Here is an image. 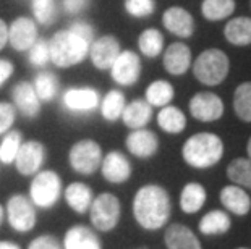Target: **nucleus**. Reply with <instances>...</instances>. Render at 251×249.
<instances>
[{"label": "nucleus", "mask_w": 251, "mask_h": 249, "mask_svg": "<svg viewBox=\"0 0 251 249\" xmlns=\"http://www.w3.org/2000/svg\"><path fill=\"white\" fill-rule=\"evenodd\" d=\"M172 212L169 193L159 184L140 188L133 199V215L144 230H159L167 224Z\"/></svg>", "instance_id": "f257e3e1"}, {"label": "nucleus", "mask_w": 251, "mask_h": 249, "mask_svg": "<svg viewBox=\"0 0 251 249\" xmlns=\"http://www.w3.org/2000/svg\"><path fill=\"white\" fill-rule=\"evenodd\" d=\"M181 156L190 167H214L224 156V142L214 133H198L186 139L181 147Z\"/></svg>", "instance_id": "f03ea898"}, {"label": "nucleus", "mask_w": 251, "mask_h": 249, "mask_svg": "<svg viewBox=\"0 0 251 249\" xmlns=\"http://www.w3.org/2000/svg\"><path fill=\"white\" fill-rule=\"evenodd\" d=\"M89 42L75 34L72 29H63L49 41L50 62L58 68H68L81 63L89 54Z\"/></svg>", "instance_id": "7ed1b4c3"}, {"label": "nucleus", "mask_w": 251, "mask_h": 249, "mask_svg": "<svg viewBox=\"0 0 251 249\" xmlns=\"http://www.w3.org/2000/svg\"><path fill=\"white\" fill-rule=\"evenodd\" d=\"M228 70H230V60L226 52L219 49L201 52L193 63V75L204 86H217L226 81Z\"/></svg>", "instance_id": "20e7f679"}, {"label": "nucleus", "mask_w": 251, "mask_h": 249, "mask_svg": "<svg viewBox=\"0 0 251 249\" xmlns=\"http://www.w3.org/2000/svg\"><path fill=\"white\" fill-rule=\"evenodd\" d=\"M91 224L98 231H110L119 225L122 215V205L117 196L112 193H102L96 196L89 207Z\"/></svg>", "instance_id": "39448f33"}, {"label": "nucleus", "mask_w": 251, "mask_h": 249, "mask_svg": "<svg viewBox=\"0 0 251 249\" xmlns=\"http://www.w3.org/2000/svg\"><path fill=\"white\" fill-rule=\"evenodd\" d=\"M62 194L60 177L52 170H42L34 175L29 186L31 203L41 209H50Z\"/></svg>", "instance_id": "423d86ee"}, {"label": "nucleus", "mask_w": 251, "mask_h": 249, "mask_svg": "<svg viewBox=\"0 0 251 249\" xmlns=\"http://www.w3.org/2000/svg\"><path fill=\"white\" fill-rule=\"evenodd\" d=\"M68 160L75 172L81 175H93L100 167L102 151L93 139H83L75 142L68 154Z\"/></svg>", "instance_id": "0eeeda50"}, {"label": "nucleus", "mask_w": 251, "mask_h": 249, "mask_svg": "<svg viewBox=\"0 0 251 249\" xmlns=\"http://www.w3.org/2000/svg\"><path fill=\"white\" fill-rule=\"evenodd\" d=\"M7 215L8 224L15 231L28 233L34 228L36 225V209L34 204L31 203L23 194H15L8 199L7 203Z\"/></svg>", "instance_id": "6e6552de"}, {"label": "nucleus", "mask_w": 251, "mask_h": 249, "mask_svg": "<svg viewBox=\"0 0 251 249\" xmlns=\"http://www.w3.org/2000/svg\"><path fill=\"white\" fill-rule=\"evenodd\" d=\"M112 79L120 86H133L141 75V62L135 52L122 50L109 68Z\"/></svg>", "instance_id": "1a4fd4ad"}, {"label": "nucleus", "mask_w": 251, "mask_h": 249, "mask_svg": "<svg viewBox=\"0 0 251 249\" xmlns=\"http://www.w3.org/2000/svg\"><path fill=\"white\" fill-rule=\"evenodd\" d=\"M44 158H46V149L42 146V142L26 141L21 142V147L13 162L20 175L29 177V175H36L41 170Z\"/></svg>", "instance_id": "9d476101"}, {"label": "nucleus", "mask_w": 251, "mask_h": 249, "mask_svg": "<svg viewBox=\"0 0 251 249\" xmlns=\"http://www.w3.org/2000/svg\"><path fill=\"white\" fill-rule=\"evenodd\" d=\"M190 113L204 123L216 121L224 115V102L214 92H198L190 100Z\"/></svg>", "instance_id": "9b49d317"}, {"label": "nucleus", "mask_w": 251, "mask_h": 249, "mask_svg": "<svg viewBox=\"0 0 251 249\" xmlns=\"http://www.w3.org/2000/svg\"><path fill=\"white\" fill-rule=\"evenodd\" d=\"M120 52V44L114 36H102L94 39L89 45L91 62L98 70H109Z\"/></svg>", "instance_id": "f8f14e48"}, {"label": "nucleus", "mask_w": 251, "mask_h": 249, "mask_svg": "<svg viewBox=\"0 0 251 249\" xmlns=\"http://www.w3.org/2000/svg\"><path fill=\"white\" fill-rule=\"evenodd\" d=\"M37 41V26L31 18L20 17L8 26V44L15 50H29Z\"/></svg>", "instance_id": "ddd939ff"}, {"label": "nucleus", "mask_w": 251, "mask_h": 249, "mask_svg": "<svg viewBox=\"0 0 251 249\" xmlns=\"http://www.w3.org/2000/svg\"><path fill=\"white\" fill-rule=\"evenodd\" d=\"M63 107L73 113H86L100 104L99 92L93 88H70L62 97Z\"/></svg>", "instance_id": "4468645a"}, {"label": "nucleus", "mask_w": 251, "mask_h": 249, "mask_svg": "<svg viewBox=\"0 0 251 249\" xmlns=\"http://www.w3.org/2000/svg\"><path fill=\"white\" fill-rule=\"evenodd\" d=\"M102 177L109 183L122 184L131 177V163L130 160L119 151H112L105 154V157L100 162Z\"/></svg>", "instance_id": "2eb2a0df"}, {"label": "nucleus", "mask_w": 251, "mask_h": 249, "mask_svg": "<svg viewBox=\"0 0 251 249\" xmlns=\"http://www.w3.org/2000/svg\"><path fill=\"white\" fill-rule=\"evenodd\" d=\"M126 149L130 151L135 157L140 158H149L159 149V139L157 136L146 128L133 130L130 135L126 136Z\"/></svg>", "instance_id": "dca6fc26"}, {"label": "nucleus", "mask_w": 251, "mask_h": 249, "mask_svg": "<svg viewBox=\"0 0 251 249\" xmlns=\"http://www.w3.org/2000/svg\"><path fill=\"white\" fill-rule=\"evenodd\" d=\"M15 109H18L21 113L28 118H34L41 112V100L34 91V86L28 81H21L15 84L12 91Z\"/></svg>", "instance_id": "f3484780"}, {"label": "nucleus", "mask_w": 251, "mask_h": 249, "mask_svg": "<svg viewBox=\"0 0 251 249\" xmlns=\"http://www.w3.org/2000/svg\"><path fill=\"white\" fill-rule=\"evenodd\" d=\"M191 67V50L183 42H174L164 52V68L174 76H181Z\"/></svg>", "instance_id": "a211bd4d"}, {"label": "nucleus", "mask_w": 251, "mask_h": 249, "mask_svg": "<svg viewBox=\"0 0 251 249\" xmlns=\"http://www.w3.org/2000/svg\"><path fill=\"white\" fill-rule=\"evenodd\" d=\"M162 23L172 34L178 38H190L195 33V20L181 7H170L162 15Z\"/></svg>", "instance_id": "6ab92c4d"}, {"label": "nucleus", "mask_w": 251, "mask_h": 249, "mask_svg": "<svg viewBox=\"0 0 251 249\" xmlns=\"http://www.w3.org/2000/svg\"><path fill=\"white\" fill-rule=\"evenodd\" d=\"M164 243L167 249H202L198 236L188 226L172 224L164 233Z\"/></svg>", "instance_id": "aec40b11"}, {"label": "nucleus", "mask_w": 251, "mask_h": 249, "mask_svg": "<svg viewBox=\"0 0 251 249\" xmlns=\"http://www.w3.org/2000/svg\"><path fill=\"white\" fill-rule=\"evenodd\" d=\"M63 249H102V243L88 226L75 225L63 236Z\"/></svg>", "instance_id": "412c9836"}, {"label": "nucleus", "mask_w": 251, "mask_h": 249, "mask_svg": "<svg viewBox=\"0 0 251 249\" xmlns=\"http://www.w3.org/2000/svg\"><path fill=\"white\" fill-rule=\"evenodd\" d=\"M219 198L224 207L235 215H247L251 210V198L242 186H237V184H228L222 188Z\"/></svg>", "instance_id": "4be33fe9"}, {"label": "nucleus", "mask_w": 251, "mask_h": 249, "mask_svg": "<svg viewBox=\"0 0 251 249\" xmlns=\"http://www.w3.org/2000/svg\"><path fill=\"white\" fill-rule=\"evenodd\" d=\"M152 116V107L149 105L146 100H133L128 105H125L124 113L120 118L124 120V123L131 130H140L144 128Z\"/></svg>", "instance_id": "5701e85b"}, {"label": "nucleus", "mask_w": 251, "mask_h": 249, "mask_svg": "<svg viewBox=\"0 0 251 249\" xmlns=\"http://www.w3.org/2000/svg\"><path fill=\"white\" fill-rule=\"evenodd\" d=\"M93 199H94L93 189H91L88 184H84L81 181L68 184L67 189H65L67 204L70 205L72 210H75L76 214H84V212L91 207Z\"/></svg>", "instance_id": "b1692460"}, {"label": "nucleus", "mask_w": 251, "mask_h": 249, "mask_svg": "<svg viewBox=\"0 0 251 249\" xmlns=\"http://www.w3.org/2000/svg\"><path fill=\"white\" fill-rule=\"evenodd\" d=\"M226 39L233 45H250L251 44V18L238 17L230 20L224 29Z\"/></svg>", "instance_id": "393cba45"}, {"label": "nucleus", "mask_w": 251, "mask_h": 249, "mask_svg": "<svg viewBox=\"0 0 251 249\" xmlns=\"http://www.w3.org/2000/svg\"><path fill=\"white\" fill-rule=\"evenodd\" d=\"M206 189L200 183H188L181 189L180 207L185 214H196L206 203Z\"/></svg>", "instance_id": "a878e982"}, {"label": "nucleus", "mask_w": 251, "mask_h": 249, "mask_svg": "<svg viewBox=\"0 0 251 249\" xmlns=\"http://www.w3.org/2000/svg\"><path fill=\"white\" fill-rule=\"evenodd\" d=\"M157 123L159 126L170 135H178L185 130L186 126V116L180 109L174 105H165L161 112L157 113Z\"/></svg>", "instance_id": "bb28decb"}, {"label": "nucleus", "mask_w": 251, "mask_h": 249, "mask_svg": "<svg viewBox=\"0 0 251 249\" xmlns=\"http://www.w3.org/2000/svg\"><path fill=\"white\" fill-rule=\"evenodd\" d=\"M232 220L224 210H211L200 222V231L202 235H224L230 230Z\"/></svg>", "instance_id": "cd10ccee"}, {"label": "nucleus", "mask_w": 251, "mask_h": 249, "mask_svg": "<svg viewBox=\"0 0 251 249\" xmlns=\"http://www.w3.org/2000/svg\"><path fill=\"white\" fill-rule=\"evenodd\" d=\"M174 99V86L164 79L151 83L146 89V102L151 107H165Z\"/></svg>", "instance_id": "c85d7f7f"}, {"label": "nucleus", "mask_w": 251, "mask_h": 249, "mask_svg": "<svg viewBox=\"0 0 251 249\" xmlns=\"http://www.w3.org/2000/svg\"><path fill=\"white\" fill-rule=\"evenodd\" d=\"M227 177L237 186L251 189V158L238 157L228 163Z\"/></svg>", "instance_id": "c756f323"}, {"label": "nucleus", "mask_w": 251, "mask_h": 249, "mask_svg": "<svg viewBox=\"0 0 251 249\" xmlns=\"http://www.w3.org/2000/svg\"><path fill=\"white\" fill-rule=\"evenodd\" d=\"M33 86L41 102H50L55 99L58 92V79L54 73L42 71L36 76Z\"/></svg>", "instance_id": "7c9ffc66"}, {"label": "nucleus", "mask_w": 251, "mask_h": 249, "mask_svg": "<svg viewBox=\"0 0 251 249\" xmlns=\"http://www.w3.org/2000/svg\"><path fill=\"white\" fill-rule=\"evenodd\" d=\"M125 96L120 91H109L104 96L102 102H100V113L107 121H115L119 120L125 109Z\"/></svg>", "instance_id": "2f4dec72"}, {"label": "nucleus", "mask_w": 251, "mask_h": 249, "mask_svg": "<svg viewBox=\"0 0 251 249\" xmlns=\"http://www.w3.org/2000/svg\"><path fill=\"white\" fill-rule=\"evenodd\" d=\"M235 12V0H204L201 5L202 17L209 21H221Z\"/></svg>", "instance_id": "473e14b6"}, {"label": "nucleus", "mask_w": 251, "mask_h": 249, "mask_svg": "<svg viewBox=\"0 0 251 249\" xmlns=\"http://www.w3.org/2000/svg\"><path fill=\"white\" fill-rule=\"evenodd\" d=\"M233 110L240 120L251 123V81L242 83L235 89Z\"/></svg>", "instance_id": "72a5a7b5"}, {"label": "nucleus", "mask_w": 251, "mask_h": 249, "mask_svg": "<svg viewBox=\"0 0 251 249\" xmlns=\"http://www.w3.org/2000/svg\"><path fill=\"white\" fill-rule=\"evenodd\" d=\"M138 45L143 55H146L149 58L157 57L164 49V36L161 34V31L149 28L146 31H143L138 39Z\"/></svg>", "instance_id": "f704fd0d"}, {"label": "nucleus", "mask_w": 251, "mask_h": 249, "mask_svg": "<svg viewBox=\"0 0 251 249\" xmlns=\"http://www.w3.org/2000/svg\"><path fill=\"white\" fill-rule=\"evenodd\" d=\"M21 133L17 130L7 131L2 139V144H0V162L8 165L15 160L17 154L21 147Z\"/></svg>", "instance_id": "c9c22d12"}, {"label": "nucleus", "mask_w": 251, "mask_h": 249, "mask_svg": "<svg viewBox=\"0 0 251 249\" xmlns=\"http://www.w3.org/2000/svg\"><path fill=\"white\" fill-rule=\"evenodd\" d=\"M33 15L39 24L49 26L57 18V3L55 0H33L31 2Z\"/></svg>", "instance_id": "e433bc0d"}, {"label": "nucleus", "mask_w": 251, "mask_h": 249, "mask_svg": "<svg viewBox=\"0 0 251 249\" xmlns=\"http://www.w3.org/2000/svg\"><path fill=\"white\" fill-rule=\"evenodd\" d=\"M28 58L29 62L36 67L46 65L50 60V52H49V42L44 39H37L33 47L28 50Z\"/></svg>", "instance_id": "4c0bfd02"}, {"label": "nucleus", "mask_w": 251, "mask_h": 249, "mask_svg": "<svg viewBox=\"0 0 251 249\" xmlns=\"http://www.w3.org/2000/svg\"><path fill=\"white\" fill-rule=\"evenodd\" d=\"M125 8L131 17L144 18L154 12L156 3H154V0H125Z\"/></svg>", "instance_id": "58836bf2"}, {"label": "nucleus", "mask_w": 251, "mask_h": 249, "mask_svg": "<svg viewBox=\"0 0 251 249\" xmlns=\"http://www.w3.org/2000/svg\"><path fill=\"white\" fill-rule=\"evenodd\" d=\"M17 109L10 102H0V136L5 135L15 123Z\"/></svg>", "instance_id": "ea45409f"}, {"label": "nucleus", "mask_w": 251, "mask_h": 249, "mask_svg": "<svg viewBox=\"0 0 251 249\" xmlns=\"http://www.w3.org/2000/svg\"><path fill=\"white\" fill-rule=\"evenodd\" d=\"M28 249H63V246H62V243L58 241L57 236L46 233V235L34 238V240L29 243Z\"/></svg>", "instance_id": "a19ab883"}, {"label": "nucleus", "mask_w": 251, "mask_h": 249, "mask_svg": "<svg viewBox=\"0 0 251 249\" xmlns=\"http://www.w3.org/2000/svg\"><path fill=\"white\" fill-rule=\"evenodd\" d=\"M68 29H72L75 34H78L79 38L84 39L86 42H93L94 41V29L93 26L84 23V21H75V23H72V26Z\"/></svg>", "instance_id": "79ce46f5"}, {"label": "nucleus", "mask_w": 251, "mask_h": 249, "mask_svg": "<svg viewBox=\"0 0 251 249\" xmlns=\"http://www.w3.org/2000/svg\"><path fill=\"white\" fill-rule=\"evenodd\" d=\"M89 5V0H62V7L68 15L81 13Z\"/></svg>", "instance_id": "37998d69"}, {"label": "nucleus", "mask_w": 251, "mask_h": 249, "mask_svg": "<svg viewBox=\"0 0 251 249\" xmlns=\"http://www.w3.org/2000/svg\"><path fill=\"white\" fill-rule=\"evenodd\" d=\"M13 65L8 60H0V86L13 75Z\"/></svg>", "instance_id": "c03bdc74"}, {"label": "nucleus", "mask_w": 251, "mask_h": 249, "mask_svg": "<svg viewBox=\"0 0 251 249\" xmlns=\"http://www.w3.org/2000/svg\"><path fill=\"white\" fill-rule=\"evenodd\" d=\"M8 44V24L0 18V50Z\"/></svg>", "instance_id": "a18cd8bd"}, {"label": "nucleus", "mask_w": 251, "mask_h": 249, "mask_svg": "<svg viewBox=\"0 0 251 249\" xmlns=\"http://www.w3.org/2000/svg\"><path fill=\"white\" fill-rule=\"evenodd\" d=\"M0 249H21L17 243L12 241H0Z\"/></svg>", "instance_id": "49530a36"}, {"label": "nucleus", "mask_w": 251, "mask_h": 249, "mask_svg": "<svg viewBox=\"0 0 251 249\" xmlns=\"http://www.w3.org/2000/svg\"><path fill=\"white\" fill-rule=\"evenodd\" d=\"M247 152H248V157L251 158V137H250V141H248V144H247Z\"/></svg>", "instance_id": "de8ad7c7"}, {"label": "nucleus", "mask_w": 251, "mask_h": 249, "mask_svg": "<svg viewBox=\"0 0 251 249\" xmlns=\"http://www.w3.org/2000/svg\"><path fill=\"white\" fill-rule=\"evenodd\" d=\"M2 219H3V207L0 205V224H2Z\"/></svg>", "instance_id": "09e8293b"}, {"label": "nucleus", "mask_w": 251, "mask_h": 249, "mask_svg": "<svg viewBox=\"0 0 251 249\" xmlns=\"http://www.w3.org/2000/svg\"><path fill=\"white\" fill-rule=\"evenodd\" d=\"M237 249H248V248H237Z\"/></svg>", "instance_id": "8fccbe9b"}]
</instances>
